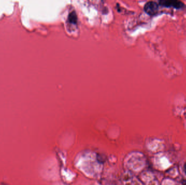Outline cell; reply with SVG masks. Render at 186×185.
<instances>
[{
    "label": "cell",
    "instance_id": "277c9868",
    "mask_svg": "<svg viewBox=\"0 0 186 185\" xmlns=\"http://www.w3.org/2000/svg\"><path fill=\"white\" fill-rule=\"evenodd\" d=\"M184 169H185V173H186V163H185V166H184Z\"/></svg>",
    "mask_w": 186,
    "mask_h": 185
},
{
    "label": "cell",
    "instance_id": "3957f363",
    "mask_svg": "<svg viewBox=\"0 0 186 185\" xmlns=\"http://www.w3.org/2000/svg\"><path fill=\"white\" fill-rule=\"evenodd\" d=\"M76 19H77V18H76V14L75 13V12H72L70 14L69 17V20L71 23H76Z\"/></svg>",
    "mask_w": 186,
    "mask_h": 185
},
{
    "label": "cell",
    "instance_id": "7a4b0ae2",
    "mask_svg": "<svg viewBox=\"0 0 186 185\" xmlns=\"http://www.w3.org/2000/svg\"><path fill=\"white\" fill-rule=\"evenodd\" d=\"M144 10L150 15H154L158 12L159 4L155 1H149L144 6Z\"/></svg>",
    "mask_w": 186,
    "mask_h": 185
},
{
    "label": "cell",
    "instance_id": "6da1fadb",
    "mask_svg": "<svg viewBox=\"0 0 186 185\" xmlns=\"http://www.w3.org/2000/svg\"><path fill=\"white\" fill-rule=\"evenodd\" d=\"M159 5L165 7H173L176 10L182 8L185 4L180 1L177 0H161L159 1Z\"/></svg>",
    "mask_w": 186,
    "mask_h": 185
}]
</instances>
